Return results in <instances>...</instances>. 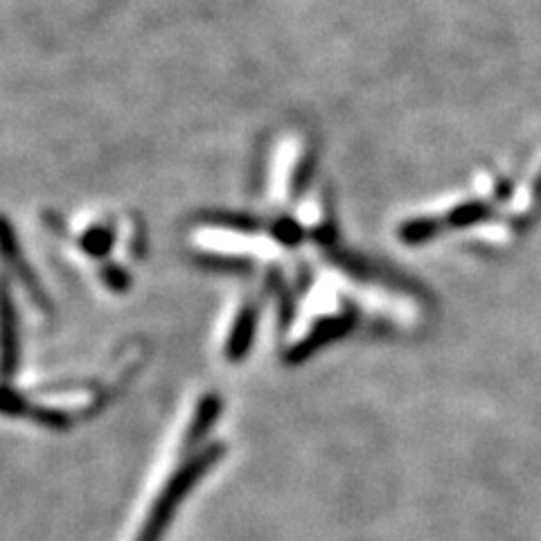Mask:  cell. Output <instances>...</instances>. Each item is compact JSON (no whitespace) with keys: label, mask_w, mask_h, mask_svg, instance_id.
<instances>
[{"label":"cell","mask_w":541,"mask_h":541,"mask_svg":"<svg viewBox=\"0 0 541 541\" xmlns=\"http://www.w3.org/2000/svg\"><path fill=\"white\" fill-rule=\"evenodd\" d=\"M224 456V447L215 442V445H197L190 449V456L183 458V463L174 469L167 478L163 490L156 494L152 501V508H149L147 517L140 526L138 535L133 541H161L165 535L167 526L174 519L176 508H179L181 501L188 496L192 485L199 481V478L208 472L212 463Z\"/></svg>","instance_id":"1"},{"label":"cell","mask_w":541,"mask_h":541,"mask_svg":"<svg viewBox=\"0 0 541 541\" xmlns=\"http://www.w3.org/2000/svg\"><path fill=\"white\" fill-rule=\"evenodd\" d=\"M255 323H257V305L255 303H246L242 307V312L235 316L233 330H230L228 343H226V352L230 359H242L248 345H251L253 332H255Z\"/></svg>","instance_id":"2"},{"label":"cell","mask_w":541,"mask_h":541,"mask_svg":"<svg viewBox=\"0 0 541 541\" xmlns=\"http://www.w3.org/2000/svg\"><path fill=\"white\" fill-rule=\"evenodd\" d=\"M115 242V233L111 224H91L84 228L82 235H77V244L88 255H106Z\"/></svg>","instance_id":"3"}]
</instances>
